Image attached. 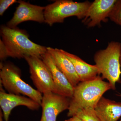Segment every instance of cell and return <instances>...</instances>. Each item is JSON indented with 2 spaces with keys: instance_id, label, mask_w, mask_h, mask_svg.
<instances>
[{
  "instance_id": "cell-1",
  "label": "cell",
  "mask_w": 121,
  "mask_h": 121,
  "mask_svg": "<svg viewBox=\"0 0 121 121\" xmlns=\"http://www.w3.org/2000/svg\"><path fill=\"white\" fill-rule=\"evenodd\" d=\"M0 35L8 56L18 59L29 56L41 58V56L47 52V48L31 41L26 32L17 27L11 28L7 25H2Z\"/></svg>"
},
{
  "instance_id": "cell-2",
  "label": "cell",
  "mask_w": 121,
  "mask_h": 121,
  "mask_svg": "<svg viewBox=\"0 0 121 121\" xmlns=\"http://www.w3.org/2000/svg\"><path fill=\"white\" fill-rule=\"evenodd\" d=\"M111 89L110 83L103 81L99 75L93 80L80 82L74 88L68 117L74 116L78 111L84 108L95 109L103 95Z\"/></svg>"
},
{
  "instance_id": "cell-3",
  "label": "cell",
  "mask_w": 121,
  "mask_h": 121,
  "mask_svg": "<svg viewBox=\"0 0 121 121\" xmlns=\"http://www.w3.org/2000/svg\"><path fill=\"white\" fill-rule=\"evenodd\" d=\"M121 43L111 41L105 49L98 51L94 56L99 75L101 74L103 79L108 80L113 90L116 89V83L121 82Z\"/></svg>"
},
{
  "instance_id": "cell-4",
  "label": "cell",
  "mask_w": 121,
  "mask_h": 121,
  "mask_svg": "<svg viewBox=\"0 0 121 121\" xmlns=\"http://www.w3.org/2000/svg\"><path fill=\"white\" fill-rule=\"evenodd\" d=\"M0 68V83L9 93L27 96L41 105L42 94L22 80L19 68L10 63H1Z\"/></svg>"
},
{
  "instance_id": "cell-5",
  "label": "cell",
  "mask_w": 121,
  "mask_h": 121,
  "mask_svg": "<svg viewBox=\"0 0 121 121\" xmlns=\"http://www.w3.org/2000/svg\"><path fill=\"white\" fill-rule=\"evenodd\" d=\"M91 4L88 1L78 2L69 0H56L45 7V23L52 26L56 23H63L65 18L70 17L83 19Z\"/></svg>"
},
{
  "instance_id": "cell-6",
  "label": "cell",
  "mask_w": 121,
  "mask_h": 121,
  "mask_svg": "<svg viewBox=\"0 0 121 121\" xmlns=\"http://www.w3.org/2000/svg\"><path fill=\"white\" fill-rule=\"evenodd\" d=\"M25 59L29 66L30 78L37 90L42 94L54 93L55 86L51 73L41 58L29 56Z\"/></svg>"
},
{
  "instance_id": "cell-7",
  "label": "cell",
  "mask_w": 121,
  "mask_h": 121,
  "mask_svg": "<svg viewBox=\"0 0 121 121\" xmlns=\"http://www.w3.org/2000/svg\"><path fill=\"white\" fill-rule=\"evenodd\" d=\"M70 98L49 92L43 94L41 104L42 115L40 121H56L60 113L68 109Z\"/></svg>"
},
{
  "instance_id": "cell-8",
  "label": "cell",
  "mask_w": 121,
  "mask_h": 121,
  "mask_svg": "<svg viewBox=\"0 0 121 121\" xmlns=\"http://www.w3.org/2000/svg\"><path fill=\"white\" fill-rule=\"evenodd\" d=\"M18 7L13 17L7 24L11 28L17 27L18 24L27 21H33L39 23H45L44 11L45 7L31 4L22 0L17 1Z\"/></svg>"
},
{
  "instance_id": "cell-9",
  "label": "cell",
  "mask_w": 121,
  "mask_h": 121,
  "mask_svg": "<svg viewBox=\"0 0 121 121\" xmlns=\"http://www.w3.org/2000/svg\"><path fill=\"white\" fill-rule=\"evenodd\" d=\"M117 0H95L91 3L82 22L88 27L99 26L108 20Z\"/></svg>"
},
{
  "instance_id": "cell-10",
  "label": "cell",
  "mask_w": 121,
  "mask_h": 121,
  "mask_svg": "<svg viewBox=\"0 0 121 121\" xmlns=\"http://www.w3.org/2000/svg\"><path fill=\"white\" fill-rule=\"evenodd\" d=\"M0 106L5 121H8L11 111L19 106L26 107L31 110H38L41 105L37 102L24 95L7 93L0 87Z\"/></svg>"
},
{
  "instance_id": "cell-11",
  "label": "cell",
  "mask_w": 121,
  "mask_h": 121,
  "mask_svg": "<svg viewBox=\"0 0 121 121\" xmlns=\"http://www.w3.org/2000/svg\"><path fill=\"white\" fill-rule=\"evenodd\" d=\"M41 59L49 68L51 73L55 86L54 93L71 98L73 95L74 88L56 66L52 56L47 52L41 56Z\"/></svg>"
},
{
  "instance_id": "cell-12",
  "label": "cell",
  "mask_w": 121,
  "mask_h": 121,
  "mask_svg": "<svg viewBox=\"0 0 121 121\" xmlns=\"http://www.w3.org/2000/svg\"><path fill=\"white\" fill-rule=\"evenodd\" d=\"M47 50L52 56L56 66L74 88L80 82L73 63L60 49L47 47Z\"/></svg>"
},
{
  "instance_id": "cell-13",
  "label": "cell",
  "mask_w": 121,
  "mask_h": 121,
  "mask_svg": "<svg viewBox=\"0 0 121 121\" xmlns=\"http://www.w3.org/2000/svg\"><path fill=\"white\" fill-rule=\"evenodd\" d=\"M60 50L73 63L80 82L93 80L99 75L96 65L89 64L75 55L64 50Z\"/></svg>"
},
{
  "instance_id": "cell-14",
  "label": "cell",
  "mask_w": 121,
  "mask_h": 121,
  "mask_svg": "<svg viewBox=\"0 0 121 121\" xmlns=\"http://www.w3.org/2000/svg\"><path fill=\"white\" fill-rule=\"evenodd\" d=\"M100 121H117L121 117V102L102 97L95 108Z\"/></svg>"
},
{
  "instance_id": "cell-15",
  "label": "cell",
  "mask_w": 121,
  "mask_h": 121,
  "mask_svg": "<svg viewBox=\"0 0 121 121\" xmlns=\"http://www.w3.org/2000/svg\"><path fill=\"white\" fill-rule=\"evenodd\" d=\"M75 115L82 121H100L96 114L95 109L91 107L78 111Z\"/></svg>"
},
{
  "instance_id": "cell-16",
  "label": "cell",
  "mask_w": 121,
  "mask_h": 121,
  "mask_svg": "<svg viewBox=\"0 0 121 121\" xmlns=\"http://www.w3.org/2000/svg\"><path fill=\"white\" fill-rule=\"evenodd\" d=\"M112 21L121 26V0H117L109 17Z\"/></svg>"
},
{
  "instance_id": "cell-17",
  "label": "cell",
  "mask_w": 121,
  "mask_h": 121,
  "mask_svg": "<svg viewBox=\"0 0 121 121\" xmlns=\"http://www.w3.org/2000/svg\"><path fill=\"white\" fill-rule=\"evenodd\" d=\"M17 1L16 0H0V15L2 16L5 12L11 5Z\"/></svg>"
},
{
  "instance_id": "cell-18",
  "label": "cell",
  "mask_w": 121,
  "mask_h": 121,
  "mask_svg": "<svg viewBox=\"0 0 121 121\" xmlns=\"http://www.w3.org/2000/svg\"><path fill=\"white\" fill-rule=\"evenodd\" d=\"M9 57L6 47L2 39H0V59L3 61Z\"/></svg>"
},
{
  "instance_id": "cell-19",
  "label": "cell",
  "mask_w": 121,
  "mask_h": 121,
  "mask_svg": "<svg viewBox=\"0 0 121 121\" xmlns=\"http://www.w3.org/2000/svg\"><path fill=\"white\" fill-rule=\"evenodd\" d=\"M64 121H82L77 116H75L70 117L69 119H66Z\"/></svg>"
},
{
  "instance_id": "cell-20",
  "label": "cell",
  "mask_w": 121,
  "mask_h": 121,
  "mask_svg": "<svg viewBox=\"0 0 121 121\" xmlns=\"http://www.w3.org/2000/svg\"><path fill=\"white\" fill-rule=\"evenodd\" d=\"M3 118H4L3 113L2 111H1V110L0 109V121H4Z\"/></svg>"
},
{
  "instance_id": "cell-21",
  "label": "cell",
  "mask_w": 121,
  "mask_h": 121,
  "mask_svg": "<svg viewBox=\"0 0 121 121\" xmlns=\"http://www.w3.org/2000/svg\"><path fill=\"white\" fill-rule=\"evenodd\" d=\"M120 65H121V54H120Z\"/></svg>"
},
{
  "instance_id": "cell-22",
  "label": "cell",
  "mask_w": 121,
  "mask_h": 121,
  "mask_svg": "<svg viewBox=\"0 0 121 121\" xmlns=\"http://www.w3.org/2000/svg\"><path fill=\"white\" fill-rule=\"evenodd\" d=\"M119 96H120V97H121V94H119V95H118Z\"/></svg>"
},
{
  "instance_id": "cell-23",
  "label": "cell",
  "mask_w": 121,
  "mask_h": 121,
  "mask_svg": "<svg viewBox=\"0 0 121 121\" xmlns=\"http://www.w3.org/2000/svg\"></svg>"
}]
</instances>
